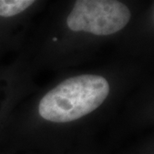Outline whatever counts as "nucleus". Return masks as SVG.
Instances as JSON below:
<instances>
[{
    "mask_svg": "<svg viewBox=\"0 0 154 154\" xmlns=\"http://www.w3.org/2000/svg\"><path fill=\"white\" fill-rule=\"evenodd\" d=\"M46 5L38 0H0V57L11 51H22L34 17Z\"/></svg>",
    "mask_w": 154,
    "mask_h": 154,
    "instance_id": "7ed1b4c3",
    "label": "nucleus"
},
{
    "mask_svg": "<svg viewBox=\"0 0 154 154\" xmlns=\"http://www.w3.org/2000/svg\"><path fill=\"white\" fill-rule=\"evenodd\" d=\"M19 53L34 72H62L94 59L114 45L128 52L141 40L153 4L124 0H69L47 5Z\"/></svg>",
    "mask_w": 154,
    "mask_h": 154,
    "instance_id": "f03ea898",
    "label": "nucleus"
},
{
    "mask_svg": "<svg viewBox=\"0 0 154 154\" xmlns=\"http://www.w3.org/2000/svg\"><path fill=\"white\" fill-rule=\"evenodd\" d=\"M35 72L21 54L11 63L0 67V138L5 130L14 110L38 88Z\"/></svg>",
    "mask_w": 154,
    "mask_h": 154,
    "instance_id": "20e7f679",
    "label": "nucleus"
},
{
    "mask_svg": "<svg viewBox=\"0 0 154 154\" xmlns=\"http://www.w3.org/2000/svg\"><path fill=\"white\" fill-rule=\"evenodd\" d=\"M150 78V62L119 53L90 68L59 72L19 104L2 137L40 148L86 140L114 121Z\"/></svg>",
    "mask_w": 154,
    "mask_h": 154,
    "instance_id": "f257e3e1",
    "label": "nucleus"
}]
</instances>
